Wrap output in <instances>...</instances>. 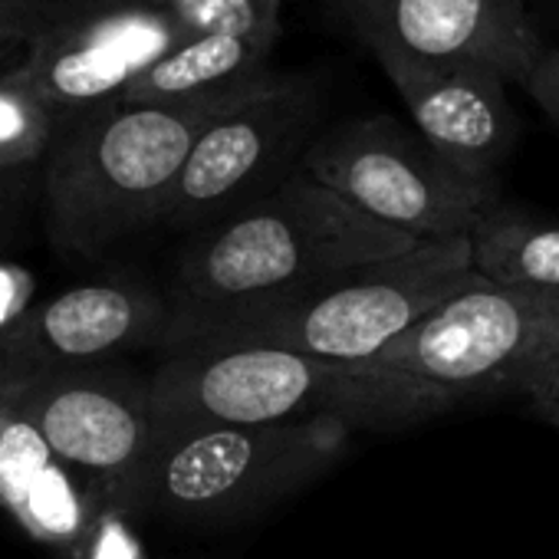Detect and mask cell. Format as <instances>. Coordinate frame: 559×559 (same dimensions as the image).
Here are the masks:
<instances>
[{"label": "cell", "instance_id": "277c9868", "mask_svg": "<svg viewBox=\"0 0 559 559\" xmlns=\"http://www.w3.org/2000/svg\"><path fill=\"white\" fill-rule=\"evenodd\" d=\"M471 234L349 266L304 290L237 307L185 346H273L343 362H376L399 336L474 287ZM175 353V349H171Z\"/></svg>", "mask_w": 559, "mask_h": 559}, {"label": "cell", "instance_id": "d6986e66", "mask_svg": "<svg viewBox=\"0 0 559 559\" xmlns=\"http://www.w3.org/2000/svg\"><path fill=\"white\" fill-rule=\"evenodd\" d=\"M60 0H0V73L17 70L27 44Z\"/></svg>", "mask_w": 559, "mask_h": 559}, {"label": "cell", "instance_id": "7c38bea8", "mask_svg": "<svg viewBox=\"0 0 559 559\" xmlns=\"http://www.w3.org/2000/svg\"><path fill=\"white\" fill-rule=\"evenodd\" d=\"M372 50L421 60H471L523 86L549 47L526 0H326Z\"/></svg>", "mask_w": 559, "mask_h": 559}, {"label": "cell", "instance_id": "e0dca14e", "mask_svg": "<svg viewBox=\"0 0 559 559\" xmlns=\"http://www.w3.org/2000/svg\"><path fill=\"white\" fill-rule=\"evenodd\" d=\"M474 270L497 287L559 297V224L493 204L471 230Z\"/></svg>", "mask_w": 559, "mask_h": 559}, {"label": "cell", "instance_id": "8fae6325", "mask_svg": "<svg viewBox=\"0 0 559 559\" xmlns=\"http://www.w3.org/2000/svg\"><path fill=\"white\" fill-rule=\"evenodd\" d=\"M168 320V297L132 280L63 290L0 330V402L60 372L109 366L139 349H162Z\"/></svg>", "mask_w": 559, "mask_h": 559}, {"label": "cell", "instance_id": "ffe728a7", "mask_svg": "<svg viewBox=\"0 0 559 559\" xmlns=\"http://www.w3.org/2000/svg\"><path fill=\"white\" fill-rule=\"evenodd\" d=\"M526 96L559 126V47H546L530 76L523 80Z\"/></svg>", "mask_w": 559, "mask_h": 559}, {"label": "cell", "instance_id": "ac0fdd59", "mask_svg": "<svg viewBox=\"0 0 559 559\" xmlns=\"http://www.w3.org/2000/svg\"><path fill=\"white\" fill-rule=\"evenodd\" d=\"M171 21H178L188 37H284V0H142Z\"/></svg>", "mask_w": 559, "mask_h": 559}, {"label": "cell", "instance_id": "6da1fadb", "mask_svg": "<svg viewBox=\"0 0 559 559\" xmlns=\"http://www.w3.org/2000/svg\"><path fill=\"white\" fill-rule=\"evenodd\" d=\"M418 243L297 168L284 185L188 240L165 294L171 320L162 356L237 307L304 290Z\"/></svg>", "mask_w": 559, "mask_h": 559}, {"label": "cell", "instance_id": "9c48e42d", "mask_svg": "<svg viewBox=\"0 0 559 559\" xmlns=\"http://www.w3.org/2000/svg\"><path fill=\"white\" fill-rule=\"evenodd\" d=\"M185 40L178 21L142 0H60L14 73L67 122L122 103Z\"/></svg>", "mask_w": 559, "mask_h": 559}, {"label": "cell", "instance_id": "4fadbf2b", "mask_svg": "<svg viewBox=\"0 0 559 559\" xmlns=\"http://www.w3.org/2000/svg\"><path fill=\"white\" fill-rule=\"evenodd\" d=\"M372 57L405 103L415 132L461 175L497 181L520 132L510 80L471 60H421L402 50H372Z\"/></svg>", "mask_w": 559, "mask_h": 559}, {"label": "cell", "instance_id": "5bb4252c", "mask_svg": "<svg viewBox=\"0 0 559 559\" xmlns=\"http://www.w3.org/2000/svg\"><path fill=\"white\" fill-rule=\"evenodd\" d=\"M0 510L34 539L70 556L106 513L93 487L57 457L37 425L8 405H0Z\"/></svg>", "mask_w": 559, "mask_h": 559}, {"label": "cell", "instance_id": "30bf717a", "mask_svg": "<svg viewBox=\"0 0 559 559\" xmlns=\"http://www.w3.org/2000/svg\"><path fill=\"white\" fill-rule=\"evenodd\" d=\"M0 405L24 415L106 510L126 513L155 438L152 376L119 362L60 372L17 389Z\"/></svg>", "mask_w": 559, "mask_h": 559}, {"label": "cell", "instance_id": "9a60e30c", "mask_svg": "<svg viewBox=\"0 0 559 559\" xmlns=\"http://www.w3.org/2000/svg\"><path fill=\"white\" fill-rule=\"evenodd\" d=\"M276 34L257 37H188L162 57L126 96V106H175L243 90L266 76Z\"/></svg>", "mask_w": 559, "mask_h": 559}, {"label": "cell", "instance_id": "7a4b0ae2", "mask_svg": "<svg viewBox=\"0 0 559 559\" xmlns=\"http://www.w3.org/2000/svg\"><path fill=\"white\" fill-rule=\"evenodd\" d=\"M461 395L405 369L343 362L273 346H188L152 372L155 425H320L399 431Z\"/></svg>", "mask_w": 559, "mask_h": 559}, {"label": "cell", "instance_id": "44dd1931", "mask_svg": "<svg viewBox=\"0 0 559 559\" xmlns=\"http://www.w3.org/2000/svg\"><path fill=\"white\" fill-rule=\"evenodd\" d=\"M533 415H539L546 425H552V428L559 431V399H556V402H549V405H539V408H533Z\"/></svg>", "mask_w": 559, "mask_h": 559}, {"label": "cell", "instance_id": "3957f363", "mask_svg": "<svg viewBox=\"0 0 559 559\" xmlns=\"http://www.w3.org/2000/svg\"><path fill=\"white\" fill-rule=\"evenodd\" d=\"M257 83L175 103V106H106L60 122L47 188L44 224L60 253L96 257L122 237L158 227V214L211 119L263 90Z\"/></svg>", "mask_w": 559, "mask_h": 559}, {"label": "cell", "instance_id": "ba28073f", "mask_svg": "<svg viewBox=\"0 0 559 559\" xmlns=\"http://www.w3.org/2000/svg\"><path fill=\"white\" fill-rule=\"evenodd\" d=\"M326 93L317 73H280L198 135L158 227L204 230L284 185L320 135Z\"/></svg>", "mask_w": 559, "mask_h": 559}, {"label": "cell", "instance_id": "8992f818", "mask_svg": "<svg viewBox=\"0 0 559 559\" xmlns=\"http://www.w3.org/2000/svg\"><path fill=\"white\" fill-rule=\"evenodd\" d=\"M376 362L431 379L461 399L520 395L530 408L549 405L559 399V297L480 276Z\"/></svg>", "mask_w": 559, "mask_h": 559}, {"label": "cell", "instance_id": "2e32d148", "mask_svg": "<svg viewBox=\"0 0 559 559\" xmlns=\"http://www.w3.org/2000/svg\"><path fill=\"white\" fill-rule=\"evenodd\" d=\"M57 132V112L14 70L0 73V234L44 207Z\"/></svg>", "mask_w": 559, "mask_h": 559}, {"label": "cell", "instance_id": "52a82bcc", "mask_svg": "<svg viewBox=\"0 0 559 559\" xmlns=\"http://www.w3.org/2000/svg\"><path fill=\"white\" fill-rule=\"evenodd\" d=\"M300 168L362 214L415 240L464 237L500 204L497 181L461 175L389 112L320 132Z\"/></svg>", "mask_w": 559, "mask_h": 559}, {"label": "cell", "instance_id": "5b68a950", "mask_svg": "<svg viewBox=\"0 0 559 559\" xmlns=\"http://www.w3.org/2000/svg\"><path fill=\"white\" fill-rule=\"evenodd\" d=\"M349 428L320 425H155L129 516L188 526L243 523L326 474Z\"/></svg>", "mask_w": 559, "mask_h": 559}]
</instances>
